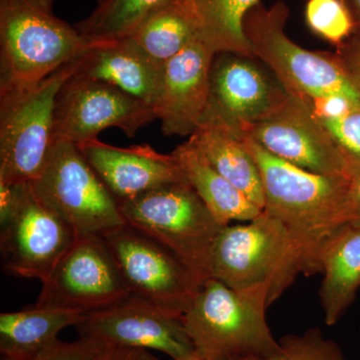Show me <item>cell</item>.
Listing matches in <instances>:
<instances>
[{
  "label": "cell",
  "mask_w": 360,
  "mask_h": 360,
  "mask_svg": "<svg viewBox=\"0 0 360 360\" xmlns=\"http://www.w3.org/2000/svg\"><path fill=\"white\" fill-rule=\"evenodd\" d=\"M350 222L360 224V168L350 174Z\"/></svg>",
  "instance_id": "32"
},
{
  "label": "cell",
  "mask_w": 360,
  "mask_h": 360,
  "mask_svg": "<svg viewBox=\"0 0 360 360\" xmlns=\"http://www.w3.org/2000/svg\"><path fill=\"white\" fill-rule=\"evenodd\" d=\"M355 23V30H360V0H345Z\"/></svg>",
  "instance_id": "33"
},
{
  "label": "cell",
  "mask_w": 360,
  "mask_h": 360,
  "mask_svg": "<svg viewBox=\"0 0 360 360\" xmlns=\"http://www.w3.org/2000/svg\"><path fill=\"white\" fill-rule=\"evenodd\" d=\"M170 155L181 168L186 181L222 224L250 221L262 213V210L213 168L191 139Z\"/></svg>",
  "instance_id": "20"
},
{
  "label": "cell",
  "mask_w": 360,
  "mask_h": 360,
  "mask_svg": "<svg viewBox=\"0 0 360 360\" xmlns=\"http://www.w3.org/2000/svg\"><path fill=\"white\" fill-rule=\"evenodd\" d=\"M72 65L75 77L113 85L153 108L162 65L148 58L129 37L90 42Z\"/></svg>",
  "instance_id": "18"
},
{
  "label": "cell",
  "mask_w": 360,
  "mask_h": 360,
  "mask_svg": "<svg viewBox=\"0 0 360 360\" xmlns=\"http://www.w3.org/2000/svg\"><path fill=\"white\" fill-rule=\"evenodd\" d=\"M303 274V265L285 227L262 210L245 224H229L210 253L208 277L234 290L267 284L269 303L278 300Z\"/></svg>",
  "instance_id": "5"
},
{
  "label": "cell",
  "mask_w": 360,
  "mask_h": 360,
  "mask_svg": "<svg viewBox=\"0 0 360 360\" xmlns=\"http://www.w3.org/2000/svg\"><path fill=\"white\" fill-rule=\"evenodd\" d=\"M72 63L39 84L0 91V184H32L46 165L54 139V112Z\"/></svg>",
  "instance_id": "6"
},
{
  "label": "cell",
  "mask_w": 360,
  "mask_h": 360,
  "mask_svg": "<svg viewBox=\"0 0 360 360\" xmlns=\"http://www.w3.org/2000/svg\"><path fill=\"white\" fill-rule=\"evenodd\" d=\"M127 224L150 236L208 278L210 253L224 229L187 181L120 203Z\"/></svg>",
  "instance_id": "7"
},
{
  "label": "cell",
  "mask_w": 360,
  "mask_h": 360,
  "mask_svg": "<svg viewBox=\"0 0 360 360\" xmlns=\"http://www.w3.org/2000/svg\"><path fill=\"white\" fill-rule=\"evenodd\" d=\"M267 284L234 290L208 277L181 316L201 359L243 360L269 356L278 350L265 311Z\"/></svg>",
  "instance_id": "2"
},
{
  "label": "cell",
  "mask_w": 360,
  "mask_h": 360,
  "mask_svg": "<svg viewBox=\"0 0 360 360\" xmlns=\"http://www.w3.org/2000/svg\"><path fill=\"white\" fill-rule=\"evenodd\" d=\"M335 56L360 86V30H354L340 46L336 49Z\"/></svg>",
  "instance_id": "30"
},
{
  "label": "cell",
  "mask_w": 360,
  "mask_h": 360,
  "mask_svg": "<svg viewBox=\"0 0 360 360\" xmlns=\"http://www.w3.org/2000/svg\"><path fill=\"white\" fill-rule=\"evenodd\" d=\"M103 236L130 293L181 319L205 277L167 246L129 224Z\"/></svg>",
  "instance_id": "10"
},
{
  "label": "cell",
  "mask_w": 360,
  "mask_h": 360,
  "mask_svg": "<svg viewBox=\"0 0 360 360\" xmlns=\"http://www.w3.org/2000/svg\"><path fill=\"white\" fill-rule=\"evenodd\" d=\"M200 21V39L215 53L255 58L243 23L259 0H191Z\"/></svg>",
  "instance_id": "24"
},
{
  "label": "cell",
  "mask_w": 360,
  "mask_h": 360,
  "mask_svg": "<svg viewBox=\"0 0 360 360\" xmlns=\"http://www.w3.org/2000/svg\"><path fill=\"white\" fill-rule=\"evenodd\" d=\"M97 360H160L150 350L110 345Z\"/></svg>",
  "instance_id": "31"
},
{
  "label": "cell",
  "mask_w": 360,
  "mask_h": 360,
  "mask_svg": "<svg viewBox=\"0 0 360 360\" xmlns=\"http://www.w3.org/2000/svg\"><path fill=\"white\" fill-rule=\"evenodd\" d=\"M0 360H15V359H9V357H6V356H1V359H0Z\"/></svg>",
  "instance_id": "34"
},
{
  "label": "cell",
  "mask_w": 360,
  "mask_h": 360,
  "mask_svg": "<svg viewBox=\"0 0 360 360\" xmlns=\"http://www.w3.org/2000/svg\"><path fill=\"white\" fill-rule=\"evenodd\" d=\"M155 120L150 105L122 89L72 75L56 99L54 139L78 146L110 127L122 129L131 139Z\"/></svg>",
  "instance_id": "13"
},
{
  "label": "cell",
  "mask_w": 360,
  "mask_h": 360,
  "mask_svg": "<svg viewBox=\"0 0 360 360\" xmlns=\"http://www.w3.org/2000/svg\"><path fill=\"white\" fill-rule=\"evenodd\" d=\"M316 116L345 156L350 169L360 168V110L348 108L338 115Z\"/></svg>",
  "instance_id": "28"
},
{
  "label": "cell",
  "mask_w": 360,
  "mask_h": 360,
  "mask_svg": "<svg viewBox=\"0 0 360 360\" xmlns=\"http://www.w3.org/2000/svg\"><path fill=\"white\" fill-rule=\"evenodd\" d=\"M305 18L312 32L336 49L355 30L354 18L345 0H309Z\"/></svg>",
  "instance_id": "26"
},
{
  "label": "cell",
  "mask_w": 360,
  "mask_h": 360,
  "mask_svg": "<svg viewBox=\"0 0 360 360\" xmlns=\"http://www.w3.org/2000/svg\"><path fill=\"white\" fill-rule=\"evenodd\" d=\"M200 360H205V359H200ZM213 360H234V359H213Z\"/></svg>",
  "instance_id": "35"
},
{
  "label": "cell",
  "mask_w": 360,
  "mask_h": 360,
  "mask_svg": "<svg viewBox=\"0 0 360 360\" xmlns=\"http://www.w3.org/2000/svg\"><path fill=\"white\" fill-rule=\"evenodd\" d=\"M189 139L219 174L264 210L265 198L259 168L240 137L222 129L200 127Z\"/></svg>",
  "instance_id": "23"
},
{
  "label": "cell",
  "mask_w": 360,
  "mask_h": 360,
  "mask_svg": "<svg viewBox=\"0 0 360 360\" xmlns=\"http://www.w3.org/2000/svg\"><path fill=\"white\" fill-rule=\"evenodd\" d=\"M78 148L118 203L167 184L186 181L172 155L158 153L148 144L122 148L94 139Z\"/></svg>",
  "instance_id": "17"
},
{
  "label": "cell",
  "mask_w": 360,
  "mask_h": 360,
  "mask_svg": "<svg viewBox=\"0 0 360 360\" xmlns=\"http://www.w3.org/2000/svg\"><path fill=\"white\" fill-rule=\"evenodd\" d=\"M77 328L80 338L110 345L158 350L172 360H200L180 317L129 295L106 309L85 314Z\"/></svg>",
  "instance_id": "15"
},
{
  "label": "cell",
  "mask_w": 360,
  "mask_h": 360,
  "mask_svg": "<svg viewBox=\"0 0 360 360\" xmlns=\"http://www.w3.org/2000/svg\"><path fill=\"white\" fill-rule=\"evenodd\" d=\"M288 96L281 82L272 79L253 58L217 53L200 127L222 129L238 136L248 125L274 113Z\"/></svg>",
  "instance_id": "12"
},
{
  "label": "cell",
  "mask_w": 360,
  "mask_h": 360,
  "mask_svg": "<svg viewBox=\"0 0 360 360\" xmlns=\"http://www.w3.org/2000/svg\"><path fill=\"white\" fill-rule=\"evenodd\" d=\"M239 137L259 168L264 212L285 227L300 251L303 274L319 272L322 250L350 222V175L302 169L272 155L250 137Z\"/></svg>",
  "instance_id": "1"
},
{
  "label": "cell",
  "mask_w": 360,
  "mask_h": 360,
  "mask_svg": "<svg viewBox=\"0 0 360 360\" xmlns=\"http://www.w3.org/2000/svg\"><path fill=\"white\" fill-rule=\"evenodd\" d=\"M54 0H0V91L39 84L89 46Z\"/></svg>",
  "instance_id": "4"
},
{
  "label": "cell",
  "mask_w": 360,
  "mask_h": 360,
  "mask_svg": "<svg viewBox=\"0 0 360 360\" xmlns=\"http://www.w3.org/2000/svg\"><path fill=\"white\" fill-rule=\"evenodd\" d=\"M84 314L75 310L33 307L0 314L1 356L32 360L58 342V333L77 326Z\"/></svg>",
  "instance_id": "21"
},
{
  "label": "cell",
  "mask_w": 360,
  "mask_h": 360,
  "mask_svg": "<svg viewBox=\"0 0 360 360\" xmlns=\"http://www.w3.org/2000/svg\"><path fill=\"white\" fill-rule=\"evenodd\" d=\"M240 135L302 169L321 174L349 176L352 174L347 160L311 105L300 97L290 94L274 113L248 125Z\"/></svg>",
  "instance_id": "14"
},
{
  "label": "cell",
  "mask_w": 360,
  "mask_h": 360,
  "mask_svg": "<svg viewBox=\"0 0 360 360\" xmlns=\"http://www.w3.org/2000/svg\"><path fill=\"white\" fill-rule=\"evenodd\" d=\"M321 302L324 321L335 326L360 288V224L343 225L322 250Z\"/></svg>",
  "instance_id": "19"
},
{
  "label": "cell",
  "mask_w": 360,
  "mask_h": 360,
  "mask_svg": "<svg viewBox=\"0 0 360 360\" xmlns=\"http://www.w3.org/2000/svg\"><path fill=\"white\" fill-rule=\"evenodd\" d=\"M278 350L265 357L243 360H345L340 347L328 340L319 328H311L302 335H288L279 341Z\"/></svg>",
  "instance_id": "27"
},
{
  "label": "cell",
  "mask_w": 360,
  "mask_h": 360,
  "mask_svg": "<svg viewBox=\"0 0 360 360\" xmlns=\"http://www.w3.org/2000/svg\"><path fill=\"white\" fill-rule=\"evenodd\" d=\"M129 37L148 58L165 65L200 39V21L193 1L167 0Z\"/></svg>",
  "instance_id": "22"
},
{
  "label": "cell",
  "mask_w": 360,
  "mask_h": 360,
  "mask_svg": "<svg viewBox=\"0 0 360 360\" xmlns=\"http://www.w3.org/2000/svg\"><path fill=\"white\" fill-rule=\"evenodd\" d=\"M0 224L2 269L9 276L41 283L78 238L35 196L30 184H0Z\"/></svg>",
  "instance_id": "8"
},
{
  "label": "cell",
  "mask_w": 360,
  "mask_h": 360,
  "mask_svg": "<svg viewBox=\"0 0 360 360\" xmlns=\"http://www.w3.org/2000/svg\"><path fill=\"white\" fill-rule=\"evenodd\" d=\"M30 186L77 236H103L127 224L118 201L70 142L56 141L44 169Z\"/></svg>",
  "instance_id": "9"
},
{
  "label": "cell",
  "mask_w": 360,
  "mask_h": 360,
  "mask_svg": "<svg viewBox=\"0 0 360 360\" xmlns=\"http://www.w3.org/2000/svg\"><path fill=\"white\" fill-rule=\"evenodd\" d=\"M131 295L103 236H78L42 283L37 307L89 314Z\"/></svg>",
  "instance_id": "11"
},
{
  "label": "cell",
  "mask_w": 360,
  "mask_h": 360,
  "mask_svg": "<svg viewBox=\"0 0 360 360\" xmlns=\"http://www.w3.org/2000/svg\"><path fill=\"white\" fill-rule=\"evenodd\" d=\"M167 0H96L89 15L75 25L87 41L129 37Z\"/></svg>",
  "instance_id": "25"
},
{
  "label": "cell",
  "mask_w": 360,
  "mask_h": 360,
  "mask_svg": "<svg viewBox=\"0 0 360 360\" xmlns=\"http://www.w3.org/2000/svg\"><path fill=\"white\" fill-rule=\"evenodd\" d=\"M288 7L277 1L266 8L258 4L246 15L243 30L255 58L264 61L291 96L312 105L340 101L360 110V86L335 53L309 51L285 33Z\"/></svg>",
  "instance_id": "3"
},
{
  "label": "cell",
  "mask_w": 360,
  "mask_h": 360,
  "mask_svg": "<svg viewBox=\"0 0 360 360\" xmlns=\"http://www.w3.org/2000/svg\"><path fill=\"white\" fill-rule=\"evenodd\" d=\"M110 347L103 341L89 338L73 342L58 340L32 360H97Z\"/></svg>",
  "instance_id": "29"
},
{
  "label": "cell",
  "mask_w": 360,
  "mask_h": 360,
  "mask_svg": "<svg viewBox=\"0 0 360 360\" xmlns=\"http://www.w3.org/2000/svg\"><path fill=\"white\" fill-rule=\"evenodd\" d=\"M215 52L194 39L162 65L153 110L167 136H191L198 129L210 89Z\"/></svg>",
  "instance_id": "16"
}]
</instances>
